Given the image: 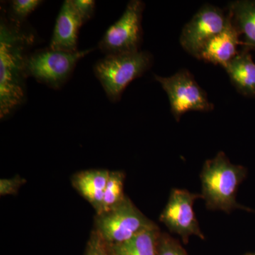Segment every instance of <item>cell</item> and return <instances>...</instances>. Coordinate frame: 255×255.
Here are the masks:
<instances>
[{
    "instance_id": "3",
    "label": "cell",
    "mask_w": 255,
    "mask_h": 255,
    "mask_svg": "<svg viewBox=\"0 0 255 255\" xmlns=\"http://www.w3.org/2000/svg\"><path fill=\"white\" fill-rule=\"evenodd\" d=\"M152 63V54L144 50L105 55L94 65V73L109 100L116 103L122 99L129 84L141 77L150 68Z\"/></svg>"
},
{
    "instance_id": "11",
    "label": "cell",
    "mask_w": 255,
    "mask_h": 255,
    "mask_svg": "<svg viewBox=\"0 0 255 255\" xmlns=\"http://www.w3.org/2000/svg\"><path fill=\"white\" fill-rule=\"evenodd\" d=\"M83 24L72 0L64 1L57 16L49 48L69 53L78 51L79 31Z\"/></svg>"
},
{
    "instance_id": "13",
    "label": "cell",
    "mask_w": 255,
    "mask_h": 255,
    "mask_svg": "<svg viewBox=\"0 0 255 255\" xmlns=\"http://www.w3.org/2000/svg\"><path fill=\"white\" fill-rule=\"evenodd\" d=\"M228 14L241 35L243 49H255V1L238 0L230 3Z\"/></svg>"
},
{
    "instance_id": "10",
    "label": "cell",
    "mask_w": 255,
    "mask_h": 255,
    "mask_svg": "<svg viewBox=\"0 0 255 255\" xmlns=\"http://www.w3.org/2000/svg\"><path fill=\"white\" fill-rule=\"evenodd\" d=\"M228 14L227 23L222 31L211 38L203 47L196 58L226 68L240 53L242 46L241 35Z\"/></svg>"
},
{
    "instance_id": "23",
    "label": "cell",
    "mask_w": 255,
    "mask_h": 255,
    "mask_svg": "<svg viewBox=\"0 0 255 255\" xmlns=\"http://www.w3.org/2000/svg\"><path fill=\"white\" fill-rule=\"evenodd\" d=\"M111 254H112V253H111Z\"/></svg>"
},
{
    "instance_id": "4",
    "label": "cell",
    "mask_w": 255,
    "mask_h": 255,
    "mask_svg": "<svg viewBox=\"0 0 255 255\" xmlns=\"http://www.w3.org/2000/svg\"><path fill=\"white\" fill-rule=\"evenodd\" d=\"M93 48L74 53L48 48L30 53L26 60V71L28 77L53 90H60L68 81L77 64L90 54Z\"/></svg>"
},
{
    "instance_id": "16",
    "label": "cell",
    "mask_w": 255,
    "mask_h": 255,
    "mask_svg": "<svg viewBox=\"0 0 255 255\" xmlns=\"http://www.w3.org/2000/svg\"><path fill=\"white\" fill-rule=\"evenodd\" d=\"M124 179L125 176L123 172L119 171L110 172L104 193L103 202L100 214L114 209L125 199L126 196L124 192Z\"/></svg>"
},
{
    "instance_id": "9",
    "label": "cell",
    "mask_w": 255,
    "mask_h": 255,
    "mask_svg": "<svg viewBox=\"0 0 255 255\" xmlns=\"http://www.w3.org/2000/svg\"><path fill=\"white\" fill-rule=\"evenodd\" d=\"M199 196L187 190L172 189L159 219L171 232L179 235L184 243L192 236L204 238L194 211V201Z\"/></svg>"
},
{
    "instance_id": "18",
    "label": "cell",
    "mask_w": 255,
    "mask_h": 255,
    "mask_svg": "<svg viewBox=\"0 0 255 255\" xmlns=\"http://www.w3.org/2000/svg\"><path fill=\"white\" fill-rule=\"evenodd\" d=\"M85 255H112L108 245L96 231H92L90 235Z\"/></svg>"
},
{
    "instance_id": "19",
    "label": "cell",
    "mask_w": 255,
    "mask_h": 255,
    "mask_svg": "<svg viewBox=\"0 0 255 255\" xmlns=\"http://www.w3.org/2000/svg\"><path fill=\"white\" fill-rule=\"evenodd\" d=\"M187 255L177 242L168 236H160L159 240L158 255Z\"/></svg>"
},
{
    "instance_id": "6",
    "label": "cell",
    "mask_w": 255,
    "mask_h": 255,
    "mask_svg": "<svg viewBox=\"0 0 255 255\" xmlns=\"http://www.w3.org/2000/svg\"><path fill=\"white\" fill-rule=\"evenodd\" d=\"M145 3L131 0L122 16L105 32L98 48L105 55L140 51L142 41V20Z\"/></svg>"
},
{
    "instance_id": "15",
    "label": "cell",
    "mask_w": 255,
    "mask_h": 255,
    "mask_svg": "<svg viewBox=\"0 0 255 255\" xmlns=\"http://www.w3.org/2000/svg\"><path fill=\"white\" fill-rule=\"evenodd\" d=\"M159 237L158 228L155 227L124 243L108 246L112 255H157Z\"/></svg>"
},
{
    "instance_id": "22",
    "label": "cell",
    "mask_w": 255,
    "mask_h": 255,
    "mask_svg": "<svg viewBox=\"0 0 255 255\" xmlns=\"http://www.w3.org/2000/svg\"><path fill=\"white\" fill-rule=\"evenodd\" d=\"M255 255V254H250V255Z\"/></svg>"
},
{
    "instance_id": "7",
    "label": "cell",
    "mask_w": 255,
    "mask_h": 255,
    "mask_svg": "<svg viewBox=\"0 0 255 255\" xmlns=\"http://www.w3.org/2000/svg\"><path fill=\"white\" fill-rule=\"evenodd\" d=\"M168 97L171 112L179 122L189 112H211L214 106L209 102L206 92L199 86L187 70H180L169 77L155 75Z\"/></svg>"
},
{
    "instance_id": "5",
    "label": "cell",
    "mask_w": 255,
    "mask_h": 255,
    "mask_svg": "<svg viewBox=\"0 0 255 255\" xmlns=\"http://www.w3.org/2000/svg\"><path fill=\"white\" fill-rule=\"evenodd\" d=\"M157 227L126 196L118 206L97 214L95 231L108 246L128 241L138 233Z\"/></svg>"
},
{
    "instance_id": "20",
    "label": "cell",
    "mask_w": 255,
    "mask_h": 255,
    "mask_svg": "<svg viewBox=\"0 0 255 255\" xmlns=\"http://www.w3.org/2000/svg\"><path fill=\"white\" fill-rule=\"evenodd\" d=\"M74 8L85 23L91 19L95 14L96 3L92 0H72Z\"/></svg>"
},
{
    "instance_id": "17",
    "label": "cell",
    "mask_w": 255,
    "mask_h": 255,
    "mask_svg": "<svg viewBox=\"0 0 255 255\" xmlns=\"http://www.w3.org/2000/svg\"><path fill=\"white\" fill-rule=\"evenodd\" d=\"M43 3L41 0H13L9 2V9L6 12L8 17L15 22L24 24L30 14Z\"/></svg>"
},
{
    "instance_id": "8",
    "label": "cell",
    "mask_w": 255,
    "mask_h": 255,
    "mask_svg": "<svg viewBox=\"0 0 255 255\" xmlns=\"http://www.w3.org/2000/svg\"><path fill=\"white\" fill-rule=\"evenodd\" d=\"M227 20V13L221 8L204 4L183 28L179 37L183 49L196 58L206 43L222 31Z\"/></svg>"
},
{
    "instance_id": "12",
    "label": "cell",
    "mask_w": 255,
    "mask_h": 255,
    "mask_svg": "<svg viewBox=\"0 0 255 255\" xmlns=\"http://www.w3.org/2000/svg\"><path fill=\"white\" fill-rule=\"evenodd\" d=\"M107 169H89L82 171L73 176V187L100 214L103 202L104 193L110 177Z\"/></svg>"
},
{
    "instance_id": "2",
    "label": "cell",
    "mask_w": 255,
    "mask_h": 255,
    "mask_svg": "<svg viewBox=\"0 0 255 255\" xmlns=\"http://www.w3.org/2000/svg\"><path fill=\"white\" fill-rule=\"evenodd\" d=\"M246 174L244 167L231 163L223 152L206 161L201 179L202 197L207 207L227 213L243 209L236 201V194Z\"/></svg>"
},
{
    "instance_id": "21",
    "label": "cell",
    "mask_w": 255,
    "mask_h": 255,
    "mask_svg": "<svg viewBox=\"0 0 255 255\" xmlns=\"http://www.w3.org/2000/svg\"><path fill=\"white\" fill-rule=\"evenodd\" d=\"M25 182V179L19 177L1 179L0 180V195H14Z\"/></svg>"
},
{
    "instance_id": "1",
    "label": "cell",
    "mask_w": 255,
    "mask_h": 255,
    "mask_svg": "<svg viewBox=\"0 0 255 255\" xmlns=\"http://www.w3.org/2000/svg\"><path fill=\"white\" fill-rule=\"evenodd\" d=\"M34 41L31 32L1 8L0 18V118L10 117L27 98L26 60Z\"/></svg>"
},
{
    "instance_id": "14",
    "label": "cell",
    "mask_w": 255,
    "mask_h": 255,
    "mask_svg": "<svg viewBox=\"0 0 255 255\" xmlns=\"http://www.w3.org/2000/svg\"><path fill=\"white\" fill-rule=\"evenodd\" d=\"M225 70L240 93L247 97H255V63L249 50L240 51Z\"/></svg>"
}]
</instances>
